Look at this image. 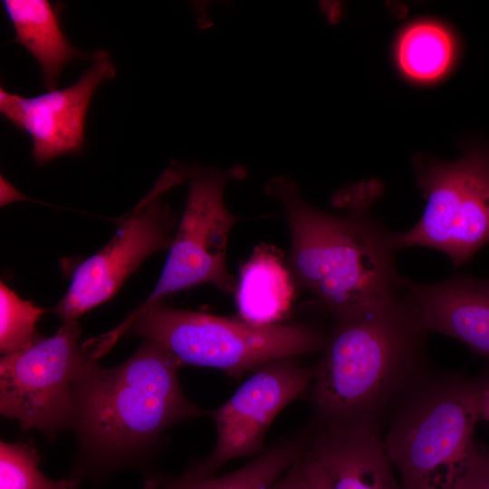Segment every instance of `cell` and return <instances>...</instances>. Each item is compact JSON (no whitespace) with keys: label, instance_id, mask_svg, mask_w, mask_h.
Wrapping results in <instances>:
<instances>
[{"label":"cell","instance_id":"3957f363","mask_svg":"<svg viewBox=\"0 0 489 489\" xmlns=\"http://www.w3.org/2000/svg\"><path fill=\"white\" fill-rule=\"evenodd\" d=\"M426 333L402 298L384 312L336 323L308 389L314 418L381 421L398 394L426 370Z\"/></svg>","mask_w":489,"mask_h":489},{"label":"cell","instance_id":"ffe728a7","mask_svg":"<svg viewBox=\"0 0 489 489\" xmlns=\"http://www.w3.org/2000/svg\"><path fill=\"white\" fill-rule=\"evenodd\" d=\"M312 469V463L305 450L270 489H309Z\"/></svg>","mask_w":489,"mask_h":489},{"label":"cell","instance_id":"d6986e66","mask_svg":"<svg viewBox=\"0 0 489 489\" xmlns=\"http://www.w3.org/2000/svg\"><path fill=\"white\" fill-rule=\"evenodd\" d=\"M45 312L21 299L5 283H0V350L3 356L24 350L43 336L36 323Z\"/></svg>","mask_w":489,"mask_h":489},{"label":"cell","instance_id":"5b68a950","mask_svg":"<svg viewBox=\"0 0 489 489\" xmlns=\"http://www.w3.org/2000/svg\"><path fill=\"white\" fill-rule=\"evenodd\" d=\"M154 340L183 364L212 368L239 379L273 360L324 349L329 335L304 323L252 325L242 320L171 307L139 306L110 331Z\"/></svg>","mask_w":489,"mask_h":489},{"label":"cell","instance_id":"ac0fdd59","mask_svg":"<svg viewBox=\"0 0 489 489\" xmlns=\"http://www.w3.org/2000/svg\"><path fill=\"white\" fill-rule=\"evenodd\" d=\"M41 457L32 442L0 443V489H75L72 477L52 480L39 470Z\"/></svg>","mask_w":489,"mask_h":489},{"label":"cell","instance_id":"7402d4cb","mask_svg":"<svg viewBox=\"0 0 489 489\" xmlns=\"http://www.w3.org/2000/svg\"><path fill=\"white\" fill-rule=\"evenodd\" d=\"M311 460L312 463V469L309 489H327L326 482L321 468L312 458Z\"/></svg>","mask_w":489,"mask_h":489},{"label":"cell","instance_id":"7c38bea8","mask_svg":"<svg viewBox=\"0 0 489 489\" xmlns=\"http://www.w3.org/2000/svg\"><path fill=\"white\" fill-rule=\"evenodd\" d=\"M304 433L306 453L321 468L327 489H402L380 421L313 418Z\"/></svg>","mask_w":489,"mask_h":489},{"label":"cell","instance_id":"e0dca14e","mask_svg":"<svg viewBox=\"0 0 489 489\" xmlns=\"http://www.w3.org/2000/svg\"><path fill=\"white\" fill-rule=\"evenodd\" d=\"M455 54L453 34L443 24L430 20L407 26L396 47L397 62L402 73L421 83L433 82L445 76Z\"/></svg>","mask_w":489,"mask_h":489},{"label":"cell","instance_id":"8fae6325","mask_svg":"<svg viewBox=\"0 0 489 489\" xmlns=\"http://www.w3.org/2000/svg\"><path fill=\"white\" fill-rule=\"evenodd\" d=\"M92 64L72 85L23 96L0 88V112L32 141L35 164L80 154L85 144L88 108L98 87L111 80L116 68L105 51L94 53Z\"/></svg>","mask_w":489,"mask_h":489},{"label":"cell","instance_id":"44dd1931","mask_svg":"<svg viewBox=\"0 0 489 489\" xmlns=\"http://www.w3.org/2000/svg\"><path fill=\"white\" fill-rule=\"evenodd\" d=\"M454 489H489V451L482 447Z\"/></svg>","mask_w":489,"mask_h":489},{"label":"cell","instance_id":"603a6c76","mask_svg":"<svg viewBox=\"0 0 489 489\" xmlns=\"http://www.w3.org/2000/svg\"><path fill=\"white\" fill-rule=\"evenodd\" d=\"M481 418L489 422V388L486 390L485 395L484 397L482 411H481Z\"/></svg>","mask_w":489,"mask_h":489},{"label":"cell","instance_id":"9a60e30c","mask_svg":"<svg viewBox=\"0 0 489 489\" xmlns=\"http://www.w3.org/2000/svg\"><path fill=\"white\" fill-rule=\"evenodd\" d=\"M3 6L14 31L13 42L21 44L38 62L46 90L57 88L63 68L71 62L89 58L65 36L56 9L46 0H4Z\"/></svg>","mask_w":489,"mask_h":489},{"label":"cell","instance_id":"6da1fadb","mask_svg":"<svg viewBox=\"0 0 489 489\" xmlns=\"http://www.w3.org/2000/svg\"><path fill=\"white\" fill-rule=\"evenodd\" d=\"M265 193L280 202L286 217V263L297 288L313 294L336 323L377 314L401 301L405 277L395 264V232L373 217V198L363 187L337 195L342 213L311 205L284 176L272 177Z\"/></svg>","mask_w":489,"mask_h":489},{"label":"cell","instance_id":"9c48e42d","mask_svg":"<svg viewBox=\"0 0 489 489\" xmlns=\"http://www.w3.org/2000/svg\"><path fill=\"white\" fill-rule=\"evenodd\" d=\"M183 180L181 173L171 164L149 192L119 222L107 244L78 264L68 291L51 310L53 314L62 322L77 321L112 298L149 255L169 250L176 217L162 196Z\"/></svg>","mask_w":489,"mask_h":489},{"label":"cell","instance_id":"277c9868","mask_svg":"<svg viewBox=\"0 0 489 489\" xmlns=\"http://www.w3.org/2000/svg\"><path fill=\"white\" fill-rule=\"evenodd\" d=\"M489 367L476 376L423 371L398 394L383 441L402 489H454L482 449L475 441Z\"/></svg>","mask_w":489,"mask_h":489},{"label":"cell","instance_id":"2e32d148","mask_svg":"<svg viewBox=\"0 0 489 489\" xmlns=\"http://www.w3.org/2000/svg\"><path fill=\"white\" fill-rule=\"evenodd\" d=\"M306 437L301 434L280 441L249 463L223 475H197L185 471L178 476L152 475L147 489H270L303 455Z\"/></svg>","mask_w":489,"mask_h":489},{"label":"cell","instance_id":"7a4b0ae2","mask_svg":"<svg viewBox=\"0 0 489 489\" xmlns=\"http://www.w3.org/2000/svg\"><path fill=\"white\" fill-rule=\"evenodd\" d=\"M182 365L151 340L117 367L103 368L94 358L87 361L73 389L68 427L80 446L72 478L140 462L168 428L206 414L185 396L178 379Z\"/></svg>","mask_w":489,"mask_h":489},{"label":"cell","instance_id":"8992f818","mask_svg":"<svg viewBox=\"0 0 489 489\" xmlns=\"http://www.w3.org/2000/svg\"><path fill=\"white\" fill-rule=\"evenodd\" d=\"M414 169L426 206L412 228L395 232V248H433L459 267L489 244V149L454 161L418 157Z\"/></svg>","mask_w":489,"mask_h":489},{"label":"cell","instance_id":"30bf717a","mask_svg":"<svg viewBox=\"0 0 489 489\" xmlns=\"http://www.w3.org/2000/svg\"><path fill=\"white\" fill-rule=\"evenodd\" d=\"M315 367L303 366L294 358L270 361L257 369L223 405L207 412L217 438L213 451L187 471L214 475L226 463L258 455L271 424L290 403L306 392Z\"/></svg>","mask_w":489,"mask_h":489},{"label":"cell","instance_id":"ba28073f","mask_svg":"<svg viewBox=\"0 0 489 489\" xmlns=\"http://www.w3.org/2000/svg\"><path fill=\"white\" fill-rule=\"evenodd\" d=\"M81 333L77 321L62 322L53 336L1 358L2 415L49 438L69 427L75 384L93 358L86 342L80 343Z\"/></svg>","mask_w":489,"mask_h":489},{"label":"cell","instance_id":"5bb4252c","mask_svg":"<svg viewBox=\"0 0 489 489\" xmlns=\"http://www.w3.org/2000/svg\"><path fill=\"white\" fill-rule=\"evenodd\" d=\"M297 286L278 249L256 245L241 265L235 288L240 320L252 325H272L287 314Z\"/></svg>","mask_w":489,"mask_h":489},{"label":"cell","instance_id":"52a82bcc","mask_svg":"<svg viewBox=\"0 0 489 489\" xmlns=\"http://www.w3.org/2000/svg\"><path fill=\"white\" fill-rule=\"evenodd\" d=\"M172 164L188 181L185 208L158 281L140 306L202 284H212L225 292H235L236 288L225 254L238 217L227 209L224 192L228 183L244 178L246 169L241 165L224 170Z\"/></svg>","mask_w":489,"mask_h":489},{"label":"cell","instance_id":"4fadbf2b","mask_svg":"<svg viewBox=\"0 0 489 489\" xmlns=\"http://www.w3.org/2000/svg\"><path fill=\"white\" fill-rule=\"evenodd\" d=\"M402 300L426 332L450 336L489 358V279L455 274L418 283L405 278Z\"/></svg>","mask_w":489,"mask_h":489}]
</instances>
